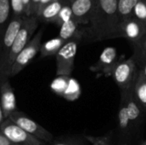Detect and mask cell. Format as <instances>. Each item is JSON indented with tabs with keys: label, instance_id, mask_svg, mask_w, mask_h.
<instances>
[{
	"label": "cell",
	"instance_id": "ac0fdd59",
	"mask_svg": "<svg viewBox=\"0 0 146 145\" xmlns=\"http://www.w3.org/2000/svg\"><path fill=\"white\" fill-rule=\"evenodd\" d=\"M11 17L12 9L10 0H0V43Z\"/></svg>",
	"mask_w": 146,
	"mask_h": 145
},
{
	"label": "cell",
	"instance_id": "8992f818",
	"mask_svg": "<svg viewBox=\"0 0 146 145\" xmlns=\"http://www.w3.org/2000/svg\"><path fill=\"white\" fill-rule=\"evenodd\" d=\"M43 33H44V28H41L34 34V36L29 41V43L19 54L10 70L9 78L16 76L20 72H21L24 69V68L27 65H28L30 62L39 52L42 45L41 40H42Z\"/></svg>",
	"mask_w": 146,
	"mask_h": 145
},
{
	"label": "cell",
	"instance_id": "9c48e42d",
	"mask_svg": "<svg viewBox=\"0 0 146 145\" xmlns=\"http://www.w3.org/2000/svg\"><path fill=\"white\" fill-rule=\"evenodd\" d=\"M0 132L12 143L17 145H46L27 133L9 119H5L0 125Z\"/></svg>",
	"mask_w": 146,
	"mask_h": 145
},
{
	"label": "cell",
	"instance_id": "7c38bea8",
	"mask_svg": "<svg viewBox=\"0 0 146 145\" xmlns=\"http://www.w3.org/2000/svg\"><path fill=\"white\" fill-rule=\"evenodd\" d=\"M97 0H74L70 2L73 19L81 26L89 24Z\"/></svg>",
	"mask_w": 146,
	"mask_h": 145
},
{
	"label": "cell",
	"instance_id": "f546056e",
	"mask_svg": "<svg viewBox=\"0 0 146 145\" xmlns=\"http://www.w3.org/2000/svg\"><path fill=\"white\" fill-rule=\"evenodd\" d=\"M136 62H137V65H140L141 66L140 69L143 71V73H144V74H145L146 79V58L145 59L136 60Z\"/></svg>",
	"mask_w": 146,
	"mask_h": 145
},
{
	"label": "cell",
	"instance_id": "e0dca14e",
	"mask_svg": "<svg viewBox=\"0 0 146 145\" xmlns=\"http://www.w3.org/2000/svg\"><path fill=\"white\" fill-rule=\"evenodd\" d=\"M65 43H66V41H64L59 36L56 38H54L50 40L46 41L45 43L42 44V45H41V48L39 50L40 56L42 57L56 56Z\"/></svg>",
	"mask_w": 146,
	"mask_h": 145
},
{
	"label": "cell",
	"instance_id": "ffe728a7",
	"mask_svg": "<svg viewBox=\"0 0 146 145\" xmlns=\"http://www.w3.org/2000/svg\"><path fill=\"white\" fill-rule=\"evenodd\" d=\"M73 19V14H72V9H71V5L70 2L68 1L61 9L60 13L58 14L55 24L61 26L63 23L67 22L68 21Z\"/></svg>",
	"mask_w": 146,
	"mask_h": 145
},
{
	"label": "cell",
	"instance_id": "5b68a950",
	"mask_svg": "<svg viewBox=\"0 0 146 145\" xmlns=\"http://www.w3.org/2000/svg\"><path fill=\"white\" fill-rule=\"evenodd\" d=\"M137 66L136 60L133 56L128 59L120 61L115 68L112 77L121 91L132 89L139 72Z\"/></svg>",
	"mask_w": 146,
	"mask_h": 145
},
{
	"label": "cell",
	"instance_id": "52a82bcc",
	"mask_svg": "<svg viewBox=\"0 0 146 145\" xmlns=\"http://www.w3.org/2000/svg\"><path fill=\"white\" fill-rule=\"evenodd\" d=\"M8 119L12 121L15 124L26 131L27 133L33 136L37 139L45 143L46 144L53 141L54 137L49 131L44 129L42 126L35 122L33 120L30 119L27 115L19 111L18 109L13 112Z\"/></svg>",
	"mask_w": 146,
	"mask_h": 145
},
{
	"label": "cell",
	"instance_id": "d6a6232c",
	"mask_svg": "<svg viewBox=\"0 0 146 145\" xmlns=\"http://www.w3.org/2000/svg\"><path fill=\"white\" fill-rule=\"evenodd\" d=\"M71 1H74V0H69V2H71Z\"/></svg>",
	"mask_w": 146,
	"mask_h": 145
},
{
	"label": "cell",
	"instance_id": "83f0119b",
	"mask_svg": "<svg viewBox=\"0 0 146 145\" xmlns=\"http://www.w3.org/2000/svg\"><path fill=\"white\" fill-rule=\"evenodd\" d=\"M0 145H17L12 143L8 138H6L1 132H0Z\"/></svg>",
	"mask_w": 146,
	"mask_h": 145
},
{
	"label": "cell",
	"instance_id": "44dd1931",
	"mask_svg": "<svg viewBox=\"0 0 146 145\" xmlns=\"http://www.w3.org/2000/svg\"><path fill=\"white\" fill-rule=\"evenodd\" d=\"M79 94H80V85L78 82L74 79H68V82L66 90L63 93V96L70 100H74L77 97H79Z\"/></svg>",
	"mask_w": 146,
	"mask_h": 145
},
{
	"label": "cell",
	"instance_id": "d4e9b609",
	"mask_svg": "<svg viewBox=\"0 0 146 145\" xmlns=\"http://www.w3.org/2000/svg\"><path fill=\"white\" fill-rule=\"evenodd\" d=\"M10 4H11L12 15H25V10L23 7L22 0H10Z\"/></svg>",
	"mask_w": 146,
	"mask_h": 145
},
{
	"label": "cell",
	"instance_id": "6da1fadb",
	"mask_svg": "<svg viewBox=\"0 0 146 145\" xmlns=\"http://www.w3.org/2000/svg\"><path fill=\"white\" fill-rule=\"evenodd\" d=\"M121 24L118 0H97L91 21L83 27V40L92 43L121 38Z\"/></svg>",
	"mask_w": 146,
	"mask_h": 145
},
{
	"label": "cell",
	"instance_id": "30bf717a",
	"mask_svg": "<svg viewBox=\"0 0 146 145\" xmlns=\"http://www.w3.org/2000/svg\"><path fill=\"white\" fill-rule=\"evenodd\" d=\"M119 62L116 49L108 46L104 49L96 63L90 67V70L96 73L98 77L104 76L108 78L112 76V73Z\"/></svg>",
	"mask_w": 146,
	"mask_h": 145
},
{
	"label": "cell",
	"instance_id": "d6986e66",
	"mask_svg": "<svg viewBox=\"0 0 146 145\" xmlns=\"http://www.w3.org/2000/svg\"><path fill=\"white\" fill-rule=\"evenodd\" d=\"M139 0H118V11L121 21L133 16V12Z\"/></svg>",
	"mask_w": 146,
	"mask_h": 145
},
{
	"label": "cell",
	"instance_id": "f1b7e54d",
	"mask_svg": "<svg viewBox=\"0 0 146 145\" xmlns=\"http://www.w3.org/2000/svg\"><path fill=\"white\" fill-rule=\"evenodd\" d=\"M24 10H25V15L29 16L30 15V0H22Z\"/></svg>",
	"mask_w": 146,
	"mask_h": 145
},
{
	"label": "cell",
	"instance_id": "cb8c5ba5",
	"mask_svg": "<svg viewBox=\"0 0 146 145\" xmlns=\"http://www.w3.org/2000/svg\"><path fill=\"white\" fill-rule=\"evenodd\" d=\"M86 139L88 143L92 145H113L110 141V137L109 136H101V137H94L86 135L85 136Z\"/></svg>",
	"mask_w": 146,
	"mask_h": 145
},
{
	"label": "cell",
	"instance_id": "277c9868",
	"mask_svg": "<svg viewBox=\"0 0 146 145\" xmlns=\"http://www.w3.org/2000/svg\"><path fill=\"white\" fill-rule=\"evenodd\" d=\"M80 40L67 41L56 55V72L58 77H69L74 68V60Z\"/></svg>",
	"mask_w": 146,
	"mask_h": 145
},
{
	"label": "cell",
	"instance_id": "484cf974",
	"mask_svg": "<svg viewBox=\"0 0 146 145\" xmlns=\"http://www.w3.org/2000/svg\"><path fill=\"white\" fill-rule=\"evenodd\" d=\"M135 60L145 59L146 58V38L140 48L134 50V54L133 55Z\"/></svg>",
	"mask_w": 146,
	"mask_h": 145
},
{
	"label": "cell",
	"instance_id": "7a4b0ae2",
	"mask_svg": "<svg viewBox=\"0 0 146 145\" xmlns=\"http://www.w3.org/2000/svg\"><path fill=\"white\" fill-rule=\"evenodd\" d=\"M38 18L36 15H29L25 16L23 23L19 30V32L13 43V45L10 49L6 66H5V75L6 78H9L10 70L12 68V66L19 56V54L21 52V50L26 47V45L29 43V41L32 39V38L34 36V32L37 30L38 26Z\"/></svg>",
	"mask_w": 146,
	"mask_h": 145
},
{
	"label": "cell",
	"instance_id": "5bb4252c",
	"mask_svg": "<svg viewBox=\"0 0 146 145\" xmlns=\"http://www.w3.org/2000/svg\"><path fill=\"white\" fill-rule=\"evenodd\" d=\"M68 1L69 0H55L49 3L40 9L37 16L38 18V21L55 23L56 19L61 9Z\"/></svg>",
	"mask_w": 146,
	"mask_h": 145
},
{
	"label": "cell",
	"instance_id": "4fadbf2b",
	"mask_svg": "<svg viewBox=\"0 0 146 145\" xmlns=\"http://www.w3.org/2000/svg\"><path fill=\"white\" fill-rule=\"evenodd\" d=\"M0 104L4 120L8 119L13 112L17 110L14 90L9 79L0 83Z\"/></svg>",
	"mask_w": 146,
	"mask_h": 145
},
{
	"label": "cell",
	"instance_id": "3957f363",
	"mask_svg": "<svg viewBox=\"0 0 146 145\" xmlns=\"http://www.w3.org/2000/svg\"><path fill=\"white\" fill-rule=\"evenodd\" d=\"M25 15H12L11 20L3 33V38L0 43V83L7 79L5 75L6 62L13 45V43L19 32V30L23 23Z\"/></svg>",
	"mask_w": 146,
	"mask_h": 145
},
{
	"label": "cell",
	"instance_id": "ba28073f",
	"mask_svg": "<svg viewBox=\"0 0 146 145\" xmlns=\"http://www.w3.org/2000/svg\"><path fill=\"white\" fill-rule=\"evenodd\" d=\"M121 38L129 40L134 50L140 48L146 38V24L137 20L133 15L122 21Z\"/></svg>",
	"mask_w": 146,
	"mask_h": 145
},
{
	"label": "cell",
	"instance_id": "4316f807",
	"mask_svg": "<svg viewBox=\"0 0 146 145\" xmlns=\"http://www.w3.org/2000/svg\"><path fill=\"white\" fill-rule=\"evenodd\" d=\"M41 0H30V15H38Z\"/></svg>",
	"mask_w": 146,
	"mask_h": 145
},
{
	"label": "cell",
	"instance_id": "2e32d148",
	"mask_svg": "<svg viewBox=\"0 0 146 145\" xmlns=\"http://www.w3.org/2000/svg\"><path fill=\"white\" fill-rule=\"evenodd\" d=\"M133 97L144 112H146V79L143 71L139 70L135 82L132 87Z\"/></svg>",
	"mask_w": 146,
	"mask_h": 145
},
{
	"label": "cell",
	"instance_id": "8fae6325",
	"mask_svg": "<svg viewBox=\"0 0 146 145\" xmlns=\"http://www.w3.org/2000/svg\"><path fill=\"white\" fill-rule=\"evenodd\" d=\"M120 106L124 109L134 131V129L138 127L139 124H141L145 112L135 100L132 89H130L129 91H121Z\"/></svg>",
	"mask_w": 146,
	"mask_h": 145
},
{
	"label": "cell",
	"instance_id": "9a60e30c",
	"mask_svg": "<svg viewBox=\"0 0 146 145\" xmlns=\"http://www.w3.org/2000/svg\"><path fill=\"white\" fill-rule=\"evenodd\" d=\"M59 37L66 42L72 39H79L82 41L84 37L83 27L77 24L74 19H71L60 26Z\"/></svg>",
	"mask_w": 146,
	"mask_h": 145
},
{
	"label": "cell",
	"instance_id": "603a6c76",
	"mask_svg": "<svg viewBox=\"0 0 146 145\" xmlns=\"http://www.w3.org/2000/svg\"><path fill=\"white\" fill-rule=\"evenodd\" d=\"M86 138H82L80 137H69L66 138L60 139L51 145H87L85 142Z\"/></svg>",
	"mask_w": 146,
	"mask_h": 145
},
{
	"label": "cell",
	"instance_id": "4dcf8cb0",
	"mask_svg": "<svg viewBox=\"0 0 146 145\" xmlns=\"http://www.w3.org/2000/svg\"><path fill=\"white\" fill-rule=\"evenodd\" d=\"M4 121L3 119V111H2V108H1V104H0V125L2 124V122Z\"/></svg>",
	"mask_w": 146,
	"mask_h": 145
},
{
	"label": "cell",
	"instance_id": "1f68e13d",
	"mask_svg": "<svg viewBox=\"0 0 146 145\" xmlns=\"http://www.w3.org/2000/svg\"><path fill=\"white\" fill-rule=\"evenodd\" d=\"M141 145H146V140L145 141V142H143V144H142Z\"/></svg>",
	"mask_w": 146,
	"mask_h": 145
},
{
	"label": "cell",
	"instance_id": "7402d4cb",
	"mask_svg": "<svg viewBox=\"0 0 146 145\" xmlns=\"http://www.w3.org/2000/svg\"><path fill=\"white\" fill-rule=\"evenodd\" d=\"M133 15L137 20L146 24V0H139L133 9Z\"/></svg>",
	"mask_w": 146,
	"mask_h": 145
}]
</instances>
